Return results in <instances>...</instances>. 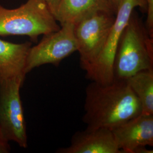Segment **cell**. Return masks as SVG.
Returning <instances> with one entry per match:
<instances>
[{
  "label": "cell",
  "mask_w": 153,
  "mask_h": 153,
  "mask_svg": "<svg viewBox=\"0 0 153 153\" xmlns=\"http://www.w3.org/2000/svg\"><path fill=\"white\" fill-rule=\"evenodd\" d=\"M83 123L90 128L112 130L142 114L138 99L126 80L102 84L91 81L86 88Z\"/></svg>",
  "instance_id": "1"
},
{
  "label": "cell",
  "mask_w": 153,
  "mask_h": 153,
  "mask_svg": "<svg viewBox=\"0 0 153 153\" xmlns=\"http://www.w3.org/2000/svg\"><path fill=\"white\" fill-rule=\"evenodd\" d=\"M153 40L145 27L131 15L115 54L114 79L126 80L137 72L153 69Z\"/></svg>",
  "instance_id": "2"
},
{
  "label": "cell",
  "mask_w": 153,
  "mask_h": 153,
  "mask_svg": "<svg viewBox=\"0 0 153 153\" xmlns=\"http://www.w3.org/2000/svg\"><path fill=\"white\" fill-rule=\"evenodd\" d=\"M48 6L40 0H28L16 9L0 5V36L25 35L33 42L60 28Z\"/></svg>",
  "instance_id": "3"
},
{
  "label": "cell",
  "mask_w": 153,
  "mask_h": 153,
  "mask_svg": "<svg viewBox=\"0 0 153 153\" xmlns=\"http://www.w3.org/2000/svg\"><path fill=\"white\" fill-rule=\"evenodd\" d=\"M115 15L112 11H98L74 25L77 52L83 71L97 61L104 49Z\"/></svg>",
  "instance_id": "4"
},
{
  "label": "cell",
  "mask_w": 153,
  "mask_h": 153,
  "mask_svg": "<svg viewBox=\"0 0 153 153\" xmlns=\"http://www.w3.org/2000/svg\"><path fill=\"white\" fill-rule=\"evenodd\" d=\"M137 7H146L144 0H124L116 13L115 21L108 37L98 59L85 70L86 78L103 84L114 80L113 65L121 36Z\"/></svg>",
  "instance_id": "5"
},
{
  "label": "cell",
  "mask_w": 153,
  "mask_h": 153,
  "mask_svg": "<svg viewBox=\"0 0 153 153\" xmlns=\"http://www.w3.org/2000/svg\"><path fill=\"white\" fill-rule=\"evenodd\" d=\"M23 83L15 79L0 85V131L8 142L27 148L26 124L20 95Z\"/></svg>",
  "instance_id": "6"
},
{
  "label": "cell",
  "mask_w": 153,
  "mask_h": 153,
  "mask_svg": "<svg viewBox=\"0 0 153 153\" xmlns=\"http://www.w3.org/2000/svg\"><path fill=\"white\" fill-rule=\"evenodd\" d=\"M53 33L43 35L38 44L31 47L28 53L26 74L46 64L57 66L61 61L77 51L74 25L66 23Z\"/></svg>",
  "instance_id": "7"
},
{
  "label": "cell",
  "mask_w": 153,
  "mask_h": 153,
  "mask_svg": "<svg viewBox=\"0 0 153 153\" xmlns=\"http://www.w3.org/2000/svg\"><path fill=\"white\" fill-rule=\"evenodd\" d=\"M122 153H153V115L141 114L111 130Z\"/></svg>",
  "instance_id": "8"
},
{
  "label": "cell",
  "mask_w": 153,
  "mask_h": 153,
  "mask_svg": "<svg viewBox=\"0 0 153 153\" xmlns=\"http://www.w3.org/2000/svg\"><path fill=\"white\" fill-rule=\"evenodd\" d=\"M59 153H122L115 142L112 131L104 128L88 127L76 131L71 145L59 149Z\"/></svg>",
  "instance_id": "9"
},
{
  "label": "cell",
  "mask_w": 153,
  "mask_h": 153,
  "mask_svg": "<svg viewBox=\"0 0 153 153\" xmlns=\"http://www.w3.org/2000/svg\"><path fill=\"white\" fill-rule=\"evenodd\" d=\"M31 42L13 43L0 39V85L15 79L25 81Z\"/></svg>",
  "instance_id": "10"
},
{
  "label": "cell",
  "mask_w": 153,
  "mask_h": 153,
  "mask_svg": "<svg viewBox=\"0 0 153 153\" xmlns=\"http://www.w3.org/2000/svg\"><path fill=\"white\" fill-rule=\"evenodd\" d=\"M100 11H112L107 0H60L55 18L60 26L75 25L83 19Z\"/></svg>",
  "instance_id": "11"
},
{
  "label": "cell",
  "mask_w": 153,
  "mask_h": 153,
  "mask_svg": "<svg viewBox=\"0 0 153 153\" xmlns=\"http://www.w3.org/2000/svg\"><path fill=\"white\" fill-rule=\"evenodd\" d=\"M126 80L141 104L142 114L153 115V69L137 72Z\"/></svg>",
  "instance_id": "12"
},
{
  "label": "cell",
  "mask_w": 153,
  "mask_h": 153,
  "mask_svg": "<svg viewBox=\"0 0 153 153\" xmlns=\"http://www.w3.org/2000/svg\"><path fill=\"white\" fill-rule=\"evenodd\" d=\"M147 10L145 28L149 36L153 38V0H144Z\"/></svg>",
  "instance_id": "13"
},
{
  "label": "cell",
  "mask_w": 153,
  "mask_h": 153,
  "mask_svg": "<svg viewBox=\"0 0 153 153\" xmlns=\"http://www.w3.org/2000/svg\"><path fill=\"white\" fill-rule=\"evenodd\" d=\"M45 4L48 6L49 10L51 11L52 14L56 16L57 9L59 6L60 0H40Z\"/></svg>",
  "instance_id": "14"
},
{
  "label": "cell",
  "mask_w": 153,
  "mask_h": 153,
  "mask_svg": "<svg viewBox=\"0 0 153 153\" xmlns=\"http://www.w3.org/2000/svg\"><path fill=\"white\" fill-rule=\"evenodd\" d=\"M11 148L8 142L3 136L0 131V153H9L10 152Z\"/></svg>",
  "instance_id": "15"
},
{
  "label": "cell",
  "mask_w": 153,
  "mask_h": 153,
  "mask_svg": "<svg viewBox=\"0 0 153 153\" xmlns=\"http://www.w3.org/2000/svg\"><path fill=\"white\" fill-rule=\"evenodd\" d=\"M112 11L116 14L124 0H107Z\"/></svg>",
  "instance_id": "16"
}]
</instances>
